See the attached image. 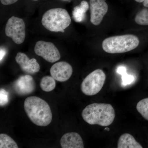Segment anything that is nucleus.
<instances>
[{"mask_svg":"<svg viewBox=\"0 0 148 148\" xmlns=\"http://www.w3.org/2000/svg\"><path fill=\"white\" fill-rule=\"evenodd\" d=\"M43 27L51 32L64 33L71 22V16L64 9L55 8L47 11L41 20Z\"/></svg>","mask_w":148,"mask_h":148,"instance_id":"nucleus-4","label":"nucleus"},{"mask_svg":"<svg viewBox=\"0 0 148 148\" xmlns=\"http://www.w3.org/2000/svg\"><path fill=\"white\" fill-rule=\"evenodd\" d=\"M88 3L86 1H82L79 5L77 6L73 11V17L76 22H81L84 20L86 12L89 9Z\"/></svg>","mask_w":148,"mask_h":148,"instance_id":"nucleus-14","label":"nucleus"},{"mask_svg":"<svg viewBox=\"0 0 148 148\" xmlns=\"http://www.w3.org/2000/svg\"><path fill=\"white\" fill-rule=\"evenodd\" d=\"M6 54V51L4 49L1 48V56H0V57H1V58H0V60H1H1H2L3 58L5 56Z\"/></svg>","mask_w":148,"mask_h":148,"instance_id":"nucleus-22","label":"nucleus"},{"mask_svg":"<svg viewBox=\"0 0 148 148\" xmlns=\"http://www.w3.org/2000/svg\"><path fill=\"white\" fill-rule=\"evenodd\" d=\"M136 108L142 116L148 121V98L139 101L137 103Z\"/></svg>","mask_w":148,"mask_h":148,"instance_id":"nucleus-18","label":"nucleus"},{"mask_svg":"<svg viewBox=\"0 0 148 148\" xmlns=\"http://www.w3.org/2000/svg\"><path fill=\"white\" fill-rule=\"evenodd\" d=\"M143 5L145 7L148 8V0H145L143 2Z\"/></svg>","mask_w":148,"mask_h":148,"instance_id":"nucleus-23","label":"nucleus"},{"mask_svg":"<svg viewBox=\"0 0 148 148\" xmlns=\"http://www.w3.org/2000/svg\"><path fill=\"white\" fill-rule=\"evenodd\" d=\"M105 130H107V131H110V128H108V127H106L105 129Z\"/></svg>","mask_w":148,"mask_h":148,"instance_id":"nucleus-25","label":"nucleus"},{"mask_svg":"<svg viewBox=\"0 0 148 148\" xmlns=\"http://www.w3.org/2000/svg\"><path fill=\"white\" fill-rule=\"evenodd\" d=\"M51 76L60 82L69 80L71 77L73 69L72 66L65 61H61L53 64L50 69Z\"/></svg>","mask_w":148,"mask_h":148,"instance_id":"nucleus-9","label":"nucleus"},{"mask_svg":"<svg viewBox=\"0 0 148 148\" xmlns=\"http://www.w3.org/2000/svg\"><path fill=\"white\" fill-rule=\"evenodd\" d=\"M34 51L37 55L50 63L56 62L61 58L59 51L53 43L39 41L35 45Z\"/></svg>","mask_w":148,"mask_h":148,"instance_id":"nucleus-7","label":"nucleus"},{"mask_svg":"<svg viewBox=\"0 0 148 148\" xmlns=\"http://www.w3.org/2000/svg\"><path fill=\"white\" fill-rule=\"evenodd\" d=\"M55 79L51 76H46L43 77L40 82V86L43 91L50 92L55 88Z\"/></svg>","mask_w":148,"mask_h":148,"instance_id":"nucleus-15","label":"nucleus"},{"mask_svg":"<svg viewBox=\"0 0 148 148\" xmlns=\"http://www.w3.org/2000/svg\"><path fill=\"white\" fill-rule=\"evenodd\" d=\"M15 60L20 66L21 70L28 74H34L39 71L40 66L35 58L29 59L25 53L18 52Z\"/></svg>","mask_w":148,"mask_h":148,"instance_id":"nucleus-11","label":"nucleus"},{"mask_svg":"<svg viewBox=\"0 0 148 148\" xmlns=\"http://www.w3.org/2000/svg\"><path fill=\"white\" fill-rule=\"evenodd\" d=\"M140 41L134 35L126 34L107 38L102 43L104 51L110 53H125L138 47Z\"/></svg>","mask_w":148,"mask_h":148,"instance_id":"nucleus-3","label":"nucleus"},{"mask_svg":"<svg viewBox=\"0 0 148 148\" xmlns=\"http://www.w3.org/2000/svg\"><path fill=\"white\" fill-rule=\"evenodd\" d=\"M82 116L88 124L108 126L113 122L115 113L110 104L92 103L84 109Z\"/></svg>","mask_w":148,"mask_h":148,"instance_id":"nucleus-2","label":"nucleus"},{"mask_svg":"<svg viewBox=\"0 0 148 148\" xmlns=\"http://www.w3.org/2000/svg\"><path fill=\"white\" fill-rule=\"evenodd\" d=\"M90 22L93 25L98 26L108 12V4L104 0H90Z\"/></svg>","mask_w":148,"mask_h":148,"instance_id":"nucleus-8","label":"nucleus"},{"mask_svg":"<svg viewBox=\"0 0 148 148\" xmlns=\"http://www.w3.org/2000/svg\"><path fill=\"white\" fill-rule=\"evenodd\" d=\"M135 20L137 24L143 26L148 25V10L143 9L140 11L135 16Z\"/></svg>","mask_w":148,"mask_h":148,"instance_id":"nucleus-19","label":"nucleus"},{"mask_svg":"<svg viewBox=\"0 0 148 148\" xmlns=\"http://www.w3.org/2000/svg\"><path fill=\"white\" fill-rule=\"evenodd\" d=\"M118 73L122 76V85L125 86L127 85L131 84L134 82V77L132 75H128L126 73V69L124 66H119L116 70Z\"/></svg>","mask_w":148,"mask_h":148,"instance_id":"nucleus-17","label":"nucleus"},{"mask_svg":"<svg viewBox=\"0 0 148 148\" xmlns=\"http://www.w3.org/2000/svg\"><path fill=\"white\" fill-rule=\"evenodd\" d=\"M135 1L138 3H142L145 0H135Z\"/></svg>","mask_w":148,"mask_h":148,"instance_id":"nucleus-24","label":"nucleus"},{"mask_svg":"<svg viewBox=\"0 0 148 148\" xmlns=\"http://www.w3.org/2000/svg\"><path fill=\"white\" fill-rule=\"evenodd\" d=\"M0 148H18L16 142L10 137L5 134H0Z\"/></svg>","mask_w":148,"mask_h":148,"instance_id":"nucleus-16","label":"nucleus"},{"mask_svg":"<svg viewBox=\"0 0 148 148\" xmlns=\"http://www.w3.org/2000/svg\"><path fill=\"white\" fill-rule=\"evenodd\" d=\"M15 92L20 95H26L32 93L36 88V84L33 77L30 75L21 76L13 84Z\"/></svg>","mask_w":148,"mask_h":148,"instance_id":"nucleus-10","label":"nucleus"},{"mask_svg":"<svg viewBox=\"0 0 148 148\" xmlns=\"http://www.w3.org/2000/svg\"><path fill=\"white\" fill-rule=\"evenodd\" d=\"M9 101V93L5 89L1 88L0 90V105L5 106Z\"/></svg>","mask_w":148,"mask_h":148,"instance_id":"nucleus-20","label":"nucleus"},{"mask_svg":"<svg viewBox=\"0 0 148 148\" xmlns=\"http://www.w3.org/2000/svg\"><path fill=\"white\" fill-rule=\"evenodd\" d=\"M18 0H1V3L3 5H10L16 2Z\"/></svg>","mask_w":148,"mask_h":148,"instance_id":"nucleus-21","label":"nucleus"},{"mask_svg":"<svg viewBox=\"0 0 148 148\" xmlns=\"http://www.w3.org/2000/svg\"><path fill=\"white\" fill-rule=\"evenodd\" d=\"M66 1H68V0H66Z\"/></svg>","mask_w":148,"mask_h":148,"instance_id":"nucleus-27","label":"nucleus"},{"mask_svg":"<svg viewBox=\"0 0 148 148\" xmlns=\"http://www.w3.org/2000/svg\"><path fill=\"white\" fill-rule=\"evenodd\" d=\"M106 75L101 69H97L86 77L81 85L85 95L92 96L98 94L105 84Z\"/></svg>","mask_w":148,"mask_h":148,"instance_id":"nucleus-5","label":"nucleus"},{"mask_svg":"<svg viewBox=\"0 0 148 148\" xmlns=\"http://www.w3.org/2000/svg\"><path fill=\"white\" fill-rule=\"evenodd\" d=\"M118 148H142L143 147L132 135L124 133L120 137L118 142Z\"/></svg>","mask_w":148,"mask_h":148,"instance_id":"nucleus-13","label":"nucleus"},{"mask_svg":"<svg viewBox=\"0 0 148 148\" xmlns=\"http://www.w3.org/2000/svg\"><path fill=\"white\" fill-rule=\"evenodd\" d=\"M62 148H84L82 138L76 132H69L64 134L60 140Z\"/></svg>","mask_w":148,"mask_h":148,"instance_id":"nucleus-12","label":"nucleus"},{"mask_svg":"<svg viewBox=\"0 0 148 148\" xmlns=\"http://www.w3.org/2000/svg\"><path fill=\"white\" fill-rule=\"evenodd\" d=\"M24 108L30 120L38 126H47L52 121L50 106L39 97L31 96L26 98Z\"/></svg>","mask_w":148,"mask_h":148,"instance_id":"nucleus-1","label":"nucleus"},{"mask_svg":"<svg viewBox=\"0 0 148 148\" xmlns=\"http://www.w3.org/2000/svg\"><path fill=\"white\" fill-rule=\"evenodd\" d=\"M33 1H38V0H33Z\"/></svg>","mask_w":148,"mask_h":148,"instance_id":"nucleus-26","label":"nucleus"},{"mask_svg":"<svg viewBox=\"0 0 148 148\" xmlns=\"http://www.w3.org/2000/svg\"><path fill=\"white\" fill-rule=\"evenodd\" d=\"M5 34L14 42L19 45L24 42L26 36L25 24L22 18L12 16L8 19L5 28Z\"/></svg>","mask_w":148,"mask_h":148,"instance_id":"nucleus-6","label":"nucleus"}]
</instances>
